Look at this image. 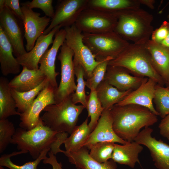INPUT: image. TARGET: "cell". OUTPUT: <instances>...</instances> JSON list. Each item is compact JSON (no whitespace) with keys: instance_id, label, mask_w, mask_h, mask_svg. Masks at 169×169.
Wrapping results in <instances>:
<instances>
[{"instance_id":"obj_30","label":"cell","mask_w":169,"mask_h":169,"mask_svg":"<svg viewBox=\"0 0 169 169\" xmlns=\"http://www.w3.org/2000/svg\"><path fill=\"white\" fill-rule=\"evenodd\" d=\"M50 151V149H45L35 160L26 162L22 165L15 164L11 161L10 158L16 155L26 153L28 152L27 151H14L9 154H4L0 157V166L7 167L9 169H37L38 165L42 160L47 157V154Z\"/></svg>"},{"instance_id":"obj_46","label":"cell","mask_w":169,"mask_h":169,"mask_svg":"<svg viewBox=\"0 0 169 169\" xmlns=\"http://www.w3.org/2000/svg\"><path fill=\"white\" fill-rule=\"evenodd\" d=\"M167 18H168V22H169V14L167 16Z\"/></svg>"},{"instance_id":"obj_12","label":"cell","mask_w":169,"mask_h":169,"mask_svg":"<svg viewBox=\"0 0 169 169\" xmlns=\"http://www.w3.org/2000/svg\"><path fill=\"white\" fill-rule=\"evenodd\" d=\"M55 90L49 83L40 91L30 107L24 113H21L20 127L29 130L37 125L40 119L41 112L47 106L56 104Z\"/></svg>"},{"instance_id":"obj_26","label":"cell","mask_w":169,"mask_h":169,"mask_svg":"<svg viewBox=\"0 0 169 169\" xmlns=\"http://www.w3.org/2000/svg\"><path fill=\"white\" fill-rule=\"evenodd\" d=\"M9 82L6 78L0 77V120L7 119L12 115L20 116L21 114L16 110V104L8 85Z\"/></svg>"},{"instance_id":"obj_48","label":"cell","mask_w":169,"mask_h":169,"mask_svg":"<svg viewBox=\"0 0 169 169\" xmlns=\"http://www.w3.org/2000/svg\"></svg>"},{"instance_id":"obj_42","label":"cell","mask_w":169,"mask_h":169,"mask_svg":"<svg viewBox=\"0 0 169 169\" xmlns=\"http://www.w3.org/2000/svg\"><path fill=\"white\" fill-rule=\"evenodd\" d=\"M140 4H143L151 9L154 8L155 1L154 0H138Z\"/></svg>"},{"instance_id":"obj_38","label":"cell","mask_w":169,"mask_h":169,"mask_svg":"<svg viewBox=\"0 0 169 169\" xmlns=\"http://www.w3.org/2000/svg\"><path fill=\"white\" fill-rule=\"evenodd\" d=\"M5 6L23 22V15L19 0H0V8Z\"/></svg>"},{"instance_id":"obj_37","label":"cell","mask_w":169,"mask_h":169,"mask_svg":"<svg viewBox=\"0 0 169 169\" xmlns=\"http://www.w3.org/2000/svg\"><path fill=\"white\" fill-rule=\"evenodd\" d=\"M52 0H33L21 3V5L27 6L30 8H38L41 9L47 17L52 18L55 11L52 5Z\"/></svg>"},{"instance_id":"obj_40","label":"cell","mask_w":169,"mask_h":169,"mask_svg":"<svg viewBox=\"0 0 169 169\" xmlns=\"http://www.w3.org/2000/svg\"><path fill=\"white\" fill-rule=\"evenodd\" d=\"M158 128L161 135L169 140V113L161 120Z\"/></svg>"},{"instance_id":"obj_43","label":"cell","mask_w":169,"mask_h":169,"mask_svg":"<svg viewBox=\"0 0 169 169\" xmlns=\"http://www.w3.org/2000/svg\"><path fill=\"white\" fill-rule=\"evenodd\" d=\"M160 44L165 47L169 48V29L168 33L166 37L165 38Z\"/></svg>"},{"instance_id":"obj_10","label":"cell","mask_w":169,"mask_h":169,"mask_svg":"<svg viewBox=\"0 0 169 169\" xmlns=\"http://www.w3.org/2000/svg\"><path fill=\"white\" fill-rule=\"evenodd\" d=\"M89 0H62L58 3L49 26L42 34H48L55 27L61 28L75 24L82 12L88 7Z\"/></svg>"},{"instance_id":"obj_47","label":"cell","mask_w":169,"mask_h":169,"mask_svg":"<svg viewBox=\"0 0 169 169\" xmlns=\"http://www.w3.org/2000/svg\"><path fill=\"white\" fill-rule=\"evenodd\" d=\"M168 81H169V80H168Z\"/></svg>"},{"instance_id":"obj_35","label":"cell","mask_w":169,"mask_h":169,"mask_svg":"<svg viewBox=\"0 0 169 169\" xmlns=\"http://www.w3.org/2000/svg\"><path fill=\"white\" fill-rule=\"evenodd\" d=\"M113 59L111 57L107 58L94 69L90 77L85 81L86 86L90 90H95L99 84L104 80L109 63Z\"/></svg>"},{"instance_id":"obj_36","label":"cell","mask_w":169,"mask_h":169,"mask_svg":"<svg viewBox=\"0 0 169 169\" xmlns=\"http://www.w3.org/2000/svg\"><path fill=\"white\" fill-rule=\"evenodd\" d=\"M16 129L13 123L7 118L0 120V153H2L11 142Z\"/></svg>"},{"instance_id":"obj_9","label":"cell","mask_w":169,"mask_h":169,"mask_svg":"<svg viewBox=\"0 0 169 169\" xmlns=\"http://www.w3.org/2000/svg\"><path fill=\"white\" fill-rule=\"evenodd\" d=\"M60 49L57 59L61 64V79L59 86L55 91L56 104L61 102L71 95L76 88L73 61L74 52L65 42Z\"/></svg>"},{"instance_id":"obj_5","label":"cell","mask_w":169,"mask_h":169,"mask_svg":"<svg viewBox=\"0 0 169 169\" xmlns=\"http://www.w3.org/2000/svg\"><path fill=\"white\" fill-rule=\"evenodd\" d=\"M85 107L72 102L71 95L61 102L47 106L41 117L43 123L53 131L71 134Z\"/></svg>"},{"instance_id":"obj_31","label":"cell","mask_w":169,"mask_h":169,"mask_svg":"<svg viewBox=\"0 0 169 169\" xmlns=\"http://www.w3.org/2000/svg\"><path fill=\"white\" fill-rule=\"evenodd\" d=\"M86 109L88 112V117H90L88 125L92 132L96 127L104 110L97 96L95 90H90V94L87 96Z\"/></svg>"},{"instance_id":"obj_19","label":"cell","mask_w":169,"mask_h":169,"mask_svg":"<svg viewBox=\"0 0 169 169\" xmlns=\"http://www.w3.org/2000/svg\"><path fill=\"white\" fill-rule=\"evenodd\" d=\"M157 84L153 80L148 78L138 88L132 90L122 100L115 105H138L148 109L156 115H159L153 104L155 87Z\"/></svg>"},{"instance_id":"obj_13","label":"cell","mask_w":169,"mask_h":169,"mask_svg":"<svg viewBox=\"0 0 169 169\" xmlns=\"http://www.w3.org/2000/svg\"><path fill=\"white\" fill-rule=\"evenodd\" d=\"M153 130L146 127L140 131L134 141L149 150L158 169H169V145L152 136Z\"/></svg>"},{"instance_id":"obj_24","label":"cell","mask_w":169,"mask_h":169,"mask_svg":"<svg viewBox=\"0 0 169 169\" xmlns=\"http://www.w3.org/2000/svg\"><path fill=\"white\" fill-rule=\"evenodd\" d=\"M143 149L141 145L135 141L122 145L115 144L111 159L116 163L133 168L139 162V155Z\"/></svg>"},{"instance_id":"obj_34","label":"cell","mask_w":169,"mask_h":169,"mask_svg":"<svg viewBox=\"0 0 169 169\" xmlns=\"http://www.w3.org/2000/svg\"><path fill=\"white\" fill-rule=\"evenodd\" d=\"M153 102L159 116L163 118L169 113V89L157 84Z\"/></svg>"},{"instance_id":"obj_33","label":"cell","mask_w":169,"mask_h":169,"mask_svg":"<svg viewBox=\"0 0 169 169\" xmlns=\"http://www.w3.org/2000/svg\"><path fill=\"white\" fill-rule=\"evenodd\" d=\"M74 64L77 84L75 92L71 95L72 100L74 104L80 103L86 108L87 96L86 95L85 91L86 85L85 81L84 80V72L80 64L75 63H74Z\"/></svg>"},{"instance_id":"obj_29","label":"cell","mask_w":169,"mask_h":169,"mask_svg":"<svg viewBox=\"0 0 169 169\" xmlns=\"http://www.w3.org/2000/svg\"><path fill=\"white\" fill-rule=\"evenodd\" d=\"M49 83L46 77L38 86L28 91L19 92L11 89L12 94L16 103L18 111L20 113L25 112L31 106L36 97Z\"/></svg>"},{"instance_id":"obj_27","label":"cell","mask_w":169,"mask_h":169,"mask_svg":"<svg viewBox=\"0 0 169 169\" xmlns=\"http://www.w3.org/2000/svg\"><path fill=\"white\" fill-rule=\"evenodd\" d=\"M140 5L138 0H89L87 8L112 13Z\"/></svg>"},{"instance_id":"obj_22","label":"cell","mask_w":169,"mask_h":169,"mask_svg":"<svg viewBox=\"0 0 169 169\" xmlns=\"http://www.w3.org/2000/svg\"><path fill=\"white\" fill-rule=\"evenodd\" d=\"M22 67L21 72L9 82L8 85L11 89L19 92L28 91L38 86L46 78L39 69H30Z\"/></svg>"},{"instance_id":"obj_21","label":"cell","mask_w":169,"mask_h":169,"mask_svg":"<svg viewBox=\"0 0 169 169\" xmlns=\"http://www.w3.org/2000/svg\"><path fill=\"white\" fill-rule=\"evenodd\" d=\"M62 153L67 156L69 162L78 169H117L116 162L111 159L101 163L93 159L89 155L88 149L83 147L74 152Z\"/></svg>"},{"instance_id":"obj_17","label":"cell","mask_w":169,"mask_h":169,"mask_svg":"<svg viewBox=\"0 0 169 169\" xmlns=\"http://www.w3.org/2000/svg\"><path fill=\"white\" fill-rule=\"evenodd\" d=\"M103 142H117L121 144H125L127 142L120 138L115 133L110 109L104 110L96 127L90 134L84 147H87L95 143Z\"/></svg>"},{"instance_id":"obj_45","label":"cell","mask_w":169,"mask_h":169,"mask_svg":"<svg viewBox=\"0 0 169 169\" xmlns=\"http://www.w3.org/2000/svg\"><path fill=\"white\" fill-rule=\"evenodd\" d=\"M0 169H4L3 166H0Z\"/></svg>"},{"instance_id":"obj_15","label":"cell","mask_w":169,"mask_h":169,"mask_svg":"<svg viewBox=\"0 0 169 169\" xmlns=\"http://www.w3.org/2000/svg\"><path fill=\"white\" fill-rule=\"evenodd\" d=\"M65 35L64 28L60 29L56 33L51 48L46 51L39 62V69L45 75L49 84L55 89L58 87L56 77L59 73L55 71V62L59 50L64 42Z\"/></svg>"},{"instance_id":"obj_44","label":"cell","mask_w":169,"mask_h":169,"mask_svg":"<svg viewBox=\"0 0 169 169\" xmlns=\"http://www.w3.org/2000/svg\"><path fill=\"white\" fill-rule=\"evenodd\" d=\"M165 85H166V87L167 88L169 89V81L166 83L165 84Z\"/></svg>"},{"instance_id":"obj_3","label":"cell","mask_w":169,"mask_h":169,"mask_svg":"<svg viewBox=\"0 0 169 169\" xmlns=\"http://www.w3.org/2000/svg\"><path fill=\"white\" fill-rule=\"evenodd\" d=\"M109 65L123 67L133 75L150 78L161 86L165 82L154 68L149 53L144 44L130 43Z\"/></svg>"},{"instance_id":"obj_32","label":"cell","mask_w":169,"mask_h":169,"mask_svg":"<svg viewBox=\"0 0 169 169\" xmlns=\"http://www.w3.org/2000/svg\"><path fill=\"white\" fill-rule=\"evenodd\" d=\"M115 144L112 142H99L86 148L90 150L89 155L93 159L102 163L111 159Z\"/></svg>"},{"instance_id":"obj_7","label":"cell","mask_w":169,"mask_h":169,"mask_svg":"<svg viewBox=\"0 0 169 169\" xmlns=\"http://www.w3.org/2000/svg\"><path fill=\"white\" fill-rule=\"evenodd\" d=\"M65 43L74 52V63L80 64L85 73L84 78H90L95 68L103 60L97 61L88 47L83 41V34L75 24L65 27Z\"/></svg>"},{"instance_id":"obj_8","label":"cell","mask_w":169,"mask_h":169,"mask_svg":"<svg viewBox=\"0 0 169 169\" xmlns=\"http://www.w3.org/2000/svg\"><path fill=\"white\" fill-rule=\"evenodd\" d=\"M117 22L112 13L87 8L75 24L83 33L97 34L114 31Z\"/></svg>"},{"instance_id":"obj_16","label":"cell","mask_w":169,"mask_h":169,"mask_svg":"<svg viewBox=\"0 0 169 169\" xmlns=\"http://www.w3.org/2000/svg\"><path fill=\"white\" fill-rule=\"evenodd\" d=\"M131 74L123 67L108 65L104 80L119 90L125 91L136 90L148 78Z\"/></svg>"},{"instance_id":"obj_1","label":"cell","mask_w":169,"mask_h":169,"mask_svg":"<svg viewBox=\"0 0 169 169\" xmlns=\"http://www.w3.org/2000/svg\"><path fill=\"white\" fill-rule=\"evenodd\" d=\"M110 112L115 133L128 142L134 141L142 128L152 126L158 121L157 115L150 110L136 105H115Z\"/></svg>"},{"instance_id":"obj_6","label":"cell","mask_w":169,"mask_h":169,"mask_svg":"<svg viewBox=\"0 0 169 169\" xmlns=\"http://www.w3.org/2000/svg\"><path fill=\"white\" fill-rule=\"evenodd\" d=\"M83 34V42L97 61L103 60L108 57L116 58L130 44L114 31Z\"/></svg>"},{"instance_id":"obj_39","label":"cell","mask_w":169,"mask_h":169,"mask_svg":"<svg viewBox=\"0 0 169 169\" xmlns=\"http://www.w3.org/2000/svg\"><path fill=\"white\" fill-rule=\"evenodd\" d=\"M169 29V22L164 21L159 28L154 30L151 39L156 43L160 44L166 37Z\"/></svg>"},{"instance_id":"obj_25","label":"cell","mask_w":169,"mask_h":169,"mask_svg":"<svg viewBox=\"0 0 169 169\" xmlns=\"http://www.w3.org/2000/svg\"><path fill=\"white\" fill-rule=\"evenodd\" d=\"M97 96L104 110L110 109L133 90L122 91L103 80L95 89Z\"/></svg>"},{"instance_id":"obj_2","label":"cell","mask_w":169,"mask_h":169,"mask_svg":"<svg viewBox=\"0 0 169 169\" xmlns=\"http://www.w3.org/2000/svg\"><path fill=\"white\" fill-rule=\"evenodd\" d=\"M112 13L117 20L114 31L124 39L144 44L151 39L154 31L152 25L153 17L148 12L137 8Z\"/></svg>"},{"instance_id":"obj_20","label":"cell","mask_w":169,"mask_h":169,"mask_svg":"<svg viewBox=\"0 0 169 169\" xmlns=\"http://www.w3.org/2000/svg\"><path fill=\"white\" fill-rule=\"evenodd\" d=\"M144 45L149 53L153 66L165 84L169 79V48L151 39Z\"/></svg>"},{"instance_id":"obj_14","label":"cell","mask_w":169,"mask_h":169,"mask_svg":"<svg viewBox=\"0 0 169 169\" xmlns=\"http://www.w3.org/2000/svg\"><path fill=\"white\" fill-rule=\"evenodd\" d=\"M21 6L24 38L26 42V49L29 52L33 48L36 41L46 29L51 19L46 16L41 17L40 13L34 12L26 6Z\"/></svg>"},{"instance_id":"obj_23","label":"cell","mask_w":169,"mask_h":169,"mask_svg":"<svg viewBox=\"0 0 169 169\" xmlns=\"http://www.w3.org/2000/svg\"><path fill=\"white\" fill-rule=\"evenodd\" d=\"M13 46L7 35L0 27V63L1 72L4 76L17 74L20 66L13 55Z\"/></svg>"},{"instance_id":"obj_4","label":"cell","mask_w":169,"mask_h":169,"mask_svg":"<svg viewBox=\"0 0 169 169\" xmlns=\"http://www.w3.org/2000/svg\"><path fill=\"white\" fill-rule=\"evenodd\" d=\"M58 132L45 125L40 117L37 125L31 129L17 128L11 143L17 145L19 150L27 151L36 159L45 149L53 150Z\"/></svg>"},{"instance_id":"obj_11","label":"cell","mask_w":169,"mask_h":169,"mask_svg":"<svg viewBox=\"0 0 169 169\" xmlns=\"http://www.w3.org/2000/svg\"><path fill=\"white\" fill-rule=\"evenodd\" d=\"M0 27L5 33L13 49L16 58L27 52L23 44L24 29L23 22L6 7L0 8Z\"/></svg>"},{"instance_id":"obj_18","label":"cell","mask_w":169,"mask_h":169,"mask_svg":"<svg viewBox=\"0 0 169 169\" xmlns=\"http://www.w3.org/2000/svg\"><path fill=\"white\" fill-rule=\"evenodd\" d=\"M61 27L58 26L54 28L48 34H42L37 39L35 45L29 52L22 56L16 58L19 64L30 69H39V61L43 55L48 49L49 46L54 42L53 38L56 33Z\"/></svg>"},{"instance_id":"obj_28","label":"cell","mask_w":169,"mask_h":169,"mask_svg":"<svg viewBox=\"0 0 169 169\" xmlns=\"http://www.w3.org/2000/svg\"><path fill=\"white\" fill-rule=\"evenodd\" d=\"M88 117L81 124L76 126L64 144L66 152L77 151L84 147L91 131L89 126Z\"/></svg>"},{"instance_id":"obj_41","label":"cell","mask_w":169,"mask_h":169,"mask_svg":"<svg viewBox=\"0 0 169 169\" xmlns=\"http://www.w3.org/2000/svg\"><path fill=\"white\" fill-rule=\"evenodd\" d=\"M48 155L49 157H46L43 160L44 164L50 165L52 169H63L61 162H58L55 155L50 151L49 152Z\"/></svg>"}]
</instances>
